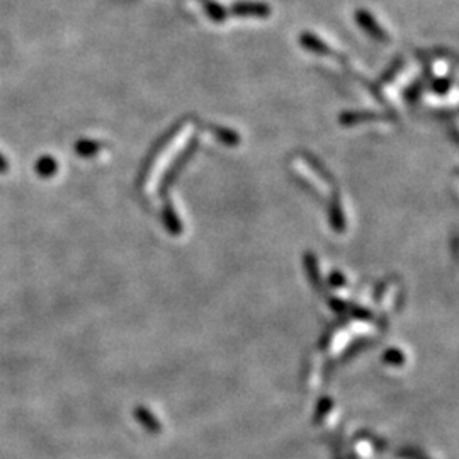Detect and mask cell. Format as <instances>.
<instances>
[{
  "label": "cell",
  "mask_w": 459,
  "mask_h": 459,
  "mask_svg": "<svg viewBox=\"0 0 459 459\" xmlns=\"http://www.w3.org/2000/svg\"><path fill=\"white\" fill-rule=\"evenodd\" d=\"M7 168H9V165H7L6 159H4V157L0 155V172H7Z\"/></svg>",
  "instance_id": "cell-3"
},
{
  "label": "cell",
  "mask_w": 459,
  "mask_h": 459,
  "mask_svg": "<svg viewBox=\"0 0 459 459\" xmlns=\"http://www.w3.org/2000/svg\"><path fill=\"white\" fill-rule=\"evenodd\" d=\"M98 150V145L95 143H91V142H80L76 145V152L82 153V155H91V153H94Z\"/></svg>",
  "instance_id": "cell-2"
},
{
  "label": "cell",
  "mask_w": 459,
  "mask_h": 459,
  "mask_svg": "<svg viewBox=\"0 0 459 459\" xmlns=\"http://www.w3.org/2000/svg\"><path fill=\"white\" fill-rule=\"evenodd\" d=\"M55 159H50V157H43L38 164H36V172H38L41 177H51L56 172Z\"/></svg>",
  "instance_id": "cell-1"
}]
</instances>
